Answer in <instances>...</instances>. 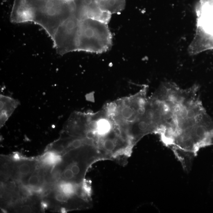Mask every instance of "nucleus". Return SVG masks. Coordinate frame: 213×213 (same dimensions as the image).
Masks as SVG:
<instances>
[{"label":"nucleus","mask_w":213,"mask_h":213,"mask_svg":"<svg viewBox=\"0 0 213 213\" xmlns=\"http://www.w3.org/2000/svg\"><path fill=\"white\" fill-rule=\"evenodd\" d=\"M74 12L73 1L14 0L10 20L16 23L34 22L52 39L59 26Z\"/></svg>","instance_id":"f257e3e1"},{"label":"nucleus","mask_w":213,"mask_h":213,"mask_svg":"<svg viewBox=\"0 0 213 213\" xmlns=\"http://www.w3.org/2000/svg\"><path fill=\"white\" fill-rule=\"evenodd\" d=\"M56 155V162L50 174V182L53 185L59 182L83 183L91 165L98 161L107 160L90 140L60 155Z\"/></svg>","instance_id":"f03ea898"},{"label":"nucleus","mask_w":213,"mask_h":213,"mask_svg":"<svg viewBox=\"0 0 213 213\" xmlns=\"http://www.w3.org/2000/svg\"><path fill=\"white\" fill-rule=\"evenodd\" d=\"M172 117L168 98L164 92L157 90L148 97L144 113L128 128L126 134L135 146L146 135H161L169 126Z\"/></svg>","instance_id":"7ed1b4c3"},{"label":"nucleus","mask_w":213,"mask_h":213,"mask_svg":"<svg viewBox=\"0 0 213 213\" xmlns=\"http://www.w3.org/2000/svg\"><path fill=\"white\" fill-rule=\"evenodd\" d=\"M43 210L62 212L88 209L91 206V188L83 185L59 182L53 185L42 195Z\"/></svg>","instance_id":"20e7f679"},{"label":"nucleus","mask_w":213,"mask_h":213,"mask_svg":"<svg viewBox=\"0 0 213 213\" xmlns=\"http://www.w3.org/2000/svg\"><path fill=\"white\" fill-rule=\"evenodd\" d=\"M148 86L145 85L135 94L118 99L103 107L124 133L145 111L148 98Z\"/></svg>","instance_id":"39448f33"},{"label":"nucleus","mask_w":213,"mask_h":213,"mask_svg":"<svg viewBox=\"0 0 213 213\" xmlns=\"http://www.w3.org/2000/svg\"><path fill=\"white\" fill-rule=\"evenodd\" d=\"M112 45V35L108 24L87 19L80 21L77 51L102 53Z\"/></svg>","instance_id":"423d86ee"},{"label":"nucleus","mask_w":213,"mask_h":213,"mask_svg":"<svg viewBox=\"0 0 213 213\" xmlns=\"http://www.w3.org/2000/svg\"><path fill=\"white\" fill-rule=\"evenodd\" d=\"M39 161V157L25 158L17 153L1 156V182L14 181L23 184L37 169Z\"/></svg>","instance_id":"0eeeda50"},{"label":"nucleus","mask_w":213,"mask_h":213,"mask_svg":"<svg viewBox=\"0 0 213 213\" xmlns=\"http://www.w3.org/2000/svg\"><path fill=\"white\" fill-rule=\"evenodd\" d=\"M80 23V21L73 15L58 27L52 38L58 54L63 55L77 51Z\"/></svg>","instance_id":"6e6552de"},{"label":"nucleus","mask_w":213,"mask_h":213,"mask_svg":"<svg viewBox=\"0 0 213 213\" xmlns=\"http://www.w3.org/2000/svg\"><path fill=\"white\" fill-rule=\"evenodd\" d=\"M74 8V16L81 21L92 19L108 24L111 14L102 11L96 0H73Z\"/></svg>","instance_id":"1a4fd4ad"},{"label":"nucleus","mask_w":213,"mask_h":213,"mask_svg":"<svg viewBox=\"0 0 213 213\" xmlns=\"http://www.w3.org/2000/svg\"><path fill=\"white\" fill-rule=\"evenodd\" d=\"M19 101L17 99L5 96L0 95V126L3 127L15 109L19 105Z\"/></svg>","instance_id":"9d476101"},{"label":"nucleus","mask_w":213,"mask_h":213,"mask_svg":"<svg viewBox=\"0 0 213 213\" xmlns=\"http://www.w3.org/2000/svg\"><path fill=\"white\" fill-rule=\"evenodd\" d=\"M102 11L113 14H119L125 9L126 0H96Z\"/></svg>","instance_id":"9b49d317"},{"label":"nucleus","mask_w":213,"mask_h":213,"mask_svg":"<svg viewBox=\"0 0 213 213\" xmlns=\"http://www.w3.org/2000/svg\"><path fill=\"white\" fill-rule=\"evenodd\" d=\"M66 1H72L73 0H66Z\"/></svg>","instance_id":"f8f14e48"}]
</instances>
